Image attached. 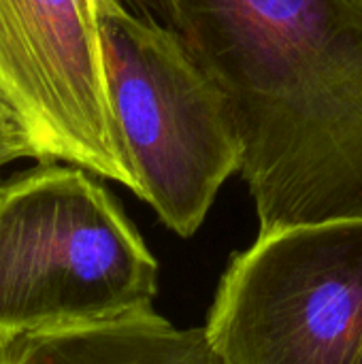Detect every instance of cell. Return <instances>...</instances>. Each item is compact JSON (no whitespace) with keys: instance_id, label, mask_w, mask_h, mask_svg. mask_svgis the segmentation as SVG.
Listing matches in <instances>:
<instances>
[{"instance_id":"277c9868","label":"cell","mask_w":362,"mask_h":364,"mask_svg":"<svg viewBox=\"0 0 362 364\" xmlns=\"http://www.w3.org/2000/svg\"><path fill=\"white\" fill-rule=\"evenodd\" d=\"M205 333L224 364H356L362 220L258 235L215 292Z\"/></svg>"},{"instance_id":"7a4b0ae2","label":"cell","mask_w":362,"mask_h":364,"mask_svg":"<svg viewBox=\"0 0 362 364\" xmlns=\"http://www.w3.org/2000/svg\"><path fill=\"white\" fill-rule=\"evenodd\" d=\"M158 262L94 173L38 162L0 183V348L154 311Z\"/></svg>"},{"instance_id":"52a82bcc","label":"cell","mask_w":362,"mask_h":364,"mask_svg":"<svg viewBox=\"0 0 362 364\" xmlns=\"http://www.w3.org/2000/svg\"><path fill=\"white\" fill-rule=\"evenodd\" d=\"M19 158H32V147L19 126L0 105V166Z\"/></svg>"},{"instance_id":"8992f818","label":"cell","mask_w":362,"mask_h":364,"mask_svg":"<svg viewBox=\"0 0 362 364\" xmlns=\"http://www.w3.org/2000/svg\"><path fill=\"white\" fill-rule=\"evenodd\" d=\"M0 364H224L205 328H177L156 311L21 337Z\"/></svg>"},{"instance_id":"ba28073f","label":"cell","mask_w":362,"mask_h":364,"mask_svg":"<svg viewBox=\"0 0 362 364\" xmlns=\"http://www.w3.org/2000/svg\"><path fill=\"white\" fill-rule=\"evenodd\" d=\"M137 11H160L169 4V0H126Z\"/></svg>"},{"instance_id":"5b68a950","label":"cell","mask_w":362,"mask_h":364,"mask_svg":"<svg viewBox=\"0 0 362 364\" xmlns=\"http://www.w3.org/2000/svg\"><path fill=\"white\" fill-rule=\"evenodd\" d=\"M0 105L36 162L137 192L105 75L98 0H0Z\"/></svg>"},{"instance_id":"6da1fadb","label":"cell","mask_w":362,"mask_h":364,"mask_svg":"<svg viewBox=\"0 0 362 364\" xmlns=\"http://www.w3.org/2000/svg\"><path fill=\"white\" fill-rule=\"evenodd\" d=\"M222 92L258 235L362 220V0H175Z\"/></svg>"},{"instance_id":"3957f363","label":"cell","mask_w":362,"mask_h":364,"mask_svg":"<svg viewBox=\"0 0 362 364\" xmlns=\"http://www.w3.org/2000/svg\"><path fill=\"white\" fill-rule=\"evenodd\" d=\"M98 17L109 100L134 168V194L169 230L192 237L224 181L241 168L230 109L171 26L124 0H98Z\"/></svg>"},{"instance_id":"9c48e42d","label":"cell","mask_w":362,"mask_h":364,"mask_svg":"<svg viewBox=\"0 0 362 364\" xmlns=\"http://www.w3.org/2000/svg\"><path fill=\"white\" fill-rule=\"evenodd\" d=\"M356 364H362V356H361V360H358V363H356Z\"/></svg>"}]
</instances>
